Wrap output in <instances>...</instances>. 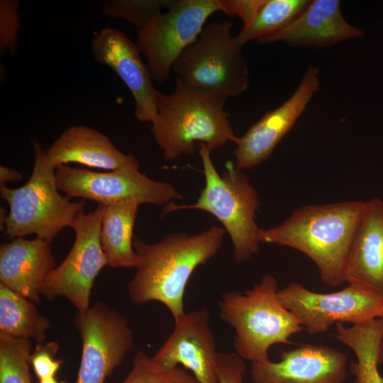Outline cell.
I'll use <instances>...</instances> for the list:
<instances>
[{"label":"cell","mask_w":383,"mask_h":383,"mask_svg":"<svg viewBox=\"0 0 383 383\" xmlns=\"http://www.w3.org/2000/svg\"><path fill=\"white\" fill-rule=\"evenodd\" d=\"M278 282L271 274L244 292L223 293L218 301L221 318L235 331V353L252 362L269 360L268 350L304 330L280 301Z\"/></svg>","instance_id":"277c9868"},{"label":"cell","mask_w":383,"mask_h":383,"mask_svg":"<svg viewBox=\"0 0 383 383\" xmlns=\"http://www.w3.org/2000/svg\"><path fill=\"white\" fill-rule=\"evenodd\" d=\"M363 35L361 28L350 24L344 18L339 1L313 0L287 27L257 42L270 44L282 41L291 45L321 48Z\"/></svg>","instance_id":"ac0fdd59"},{"label":"cell","mask_w":383,"mask_h":383,"mask_svg":"<svg viewBox=\"0 0 383 383\" xmlns=\"http://www.w3.org/2000/svg\"><path fill=\"white\" fill-rule=\"evenodd\" d=\"M209 318V311L204 307L174 320L172 333L152 360L165 368L181 365L192 371L199 383H218V353Z\"/></svg>","instance_id":"5bb4252c"},{"label":"cell","mask_w":383,"mask_h":383,"mask_svg":"<svg viewBox=\"0 0 383 383\" xmlns=\"http://www.w3.org/2000/svg\"><path fill=\"white\" fill-rule=\"evenodd\" d=\"M20 3L16 0L0 1V53L14 55L21 29Z\"/></svg>","instance_id":"83f0119b"},{"label":"cell","mask_w":383,"mask_h":383,"mask_svg":"<svg viewBox=\"0 0 383 383\" xmlns=\"http://www.w3.org/2000/svg\"><path fill=\"white\" fill-rule=\"evenodd\" d=\"M243 359L235 353H218L217 377L218 383H243L245 372Z\"/></svg>","instance_id":"f546056e"},{"label":"cell","mask_w":383,"mask_h":383,"mask_svg":"<svg viewBox=\"0 0 383 383\" xmlns=\"http://www.w3.org/2000/svg\"><path fill=\"white\" fill-rule=\"evenodd\" d=\"M266 0H219L222 12L238 16L243 21V28L251 25Z\"/></svg>","instance_id":"4dcf8cb0"},{"label":"cell","mask_w":383,"mask_h":383,"mask_svg":"<svg viewBox=\"0 0 383 383\" xmlns=\"http://www.w3.org/2000/svg\"><path fill=\"white\" fill-rule=\"evenodd\" d=\"M140 204L134 200L104 205L101 243L108 265L135 267L140 262L133 245V228Z\"/></svg>","instance_id":"44dd1931"},{"label":"cell","mask_w":383,"mask_h":383,"mask_svg":"<svg viewBox=\"0 0 383 383\" xmlns=\"http://www.w3.org/2000/svg\"><path fill=\"white\" fill-rule=\"evenodd\" d=\"M58 345L55 342L38 343L30 356V365L39 380L55 377L62 362L56 360L55 355Z\"/></svg>","instance_id":"f1b7e54d"},{"label":"cell","mask_w":383,"mask_h":383,"mask_svg":"<svg viewBox=\"0 0 383 383\" xmlns=\"http://www.w3.org/2000/svg\"><path fill=\"white\" fill-rule=\"evenodd\" d=\"M344 281L383 299V201H364L349 248Z\"/></svg>","instance_id":"e0dca14e"},{"label":"cell","mask_w":383,"mask_h":383,"mask_svg":"<svg viewBox=\"0 0 383 383\" xmlns=\"http://www.w3.org/2000/svg\"><path fill=\"white\" fill-rule=\"evenodd\" d=\"M282 304L310 335L326 332L333 324H360L379 318L383 299L354 286L340 291L318 293L297 282L279 289Z\"/></svg>","instance_id":"8fae6325"},{"label":"cell","mask_w":383,"mask_h":383,"mask_svg":"<svg viewBox=\"0 0 383 383\" xmlns=\"http://www.w3.org/2000/svg\"><path fill=\"white\" fill-rule=\"evenodd\" d=\"M103 209L99 204L94 211L76 217L71 226L75 232L74 244L62 263L48 274L41 290V295L50 301L66 298L78 313L89 309L94 280L108 265L100 238Z\"/></svg>","instance_id":"9c48e42d"},{"label":"cell","mask_w":383,"mask_h":383,"mask_svg":"<svg viewBox=\"0 0 383 383\" xmlns=\"http://www.w3.org/2000/svg\"><path fill=\"white\" fill-rule=\"evenodd\" d=\"M121 383H199L192 374L179 366L165 368L142 350L133 359L131 370Z\"/></svg>","instance_id":"484cf974"},{"label":"cell","mask_w":383,"mask_h":383,"mask_svg":"<svg viewBox=\"0 0 383 383\" xmlns=\"http://www.w3.org/2000/svg\"><path fill=\"white\" fill-rule=\"evenodd\" d=\"M94 59L111 68L130 90L135 101V116L138 121L152 123L157 116L158 91L140 52L124 33L113 28L100 30L91 41Z\"/></svg>","instance_id":"9a60e30c"},{"label":"cell","mask_w":383,"mask_h":383,"mask_svg":"<svg viewBox=\"0 0 383 383\" xmlns=\"http://www.w3.org/2000/svg\"><path fill=\"white\" fill-rule=\"evenodd\" d=\"M35 304L0 284V334L43 343L50 321Z\"/></svg>","instance_id":"603a6c76"},{"label":"cell","mask_w":383,"mask_h":383,"mask_svg":"<svg viewBox=\"0 0 383 383\" xmlns=\"http://www.w3.org/2000/svg\"><path fill=\"white\" fill-rule=\"evenodd\" d=\"M347 364L340 350L309 344L282 350L279 362H252L250 374L253 383H344Z\"/></svg>","instance_id":"2e32d148"},{"label":"cell","mask_w":383,"mask_h":383,"mask_svg":"<svg viewBox=\"0 0 383 383\" xmlns=\"http://www.w3.org/2000/svg\"><path fill=\"white\" fill-rule=\"evenodd\" d=\"M59 191L68 198L82 197L99 204L111 205L134 200L141 204L166 206L182 199L174 185L156 181L139 171L123 167L107 172L60 165L55 170Z\"/></svg>","instance_id":"30bf717a"},{"label":"cell","mask_w":383,"mask_h":383,"mask_svg":"<svg viewBox=\"0 0 383 383\" xmlns=\"http://www.w3.org/2000/svg\"><path fill=\"white\" fill-rule=\"evenodd\" d=\"M82 341L76 383H104L106 377L133 348V333L127 318L97 301L74 316Z\"/></svg>","instance_id":"7c38bea8"},{"label":"cell","mask_w":383,"mask_h":383,"mask_svg":"<svg viewBox=\"0 0 383 383\" xmlns=\"http://www.w3.org/2000/svg\"><path fill=\"white\" fill-rule=\"evenodd\" d=\"M22 178V174L16 170L4 165L0 166L1 186H5L7 182L19 181Z\"/></svg>","instance_id":"1f68e13d"},{"label":"cell","mask_w":383,"mask_h":383,"mask_svg":"<svg viewBox=\"0 0 383 383\" xmlns=\"http://www.w3.org/2000/svg\"><path fill=\"white\" fill-rule=\"evenodd\" d=\"M319 86V71L309 67L291 96L267 111L239 137L234 150L235 165L240 170L251 169L268 159L303 113Z\"/></svg>","instance_id":"4fadbf2b"},{"label":"cell","mask_w":383,"mask_h":383,"mask_svg":"<svg viewBox=\"0 0 383 383\" xmlns=\"http://www.w3.org/2000/svg\"><path fill=\"white\" fill-rule=\"evenodd\" d=\"M170 1L158 0H109L103 4L102 11L109 17L123 19L138 29L152 17L161 13Z\"/></svg>","instance_id":"4316f807"},{"label":"cell","mask_w":383,"mask_h":383,"mask_svg":"<svg viewBox=\"0 0 383 383\" xmlns=\"http://www.w3.org/2000/svg\"><path fill=\"white\" fill-rule=\"evenodd\" d=\"M168 10L138 29L137 45L153 80L165 82L182 52L193 43L213 13L222 11L219 0L170 1Z\"/></svg>","instance_id":"ba28073f"},{"label":"cell","mask_w":383,"mask_h":383,"mask_svg":"<svg viewBox=\"0 0 383 383\" xmlns=\"http://www.w3.org/2000/svg\"><path fill=\"white\" fill-rule=\"evenodd\" d=\"M335 337L355 355L356 361L350 365L354 383H383L378 368L383 363L382 318H376L351 327L337 323Z\"/></svg>","instance_id":"7402d4cb"},{"label":"cell","mask_w":383,"mask_h":383,"mask_svg":"<svg viewBox=\"0 0 383 383\" xmlns=\"http://www.w3.org/2000/svg\"><path fill=\"white\" fill-rule=\"evenodd\" d=\"M29 339L0 334V383H32Z\"/></svg>","instance_id":"d4e9b609"},{"label":"cell","mask_w":383,"mask_h":383,"mask_svg":"<svg viewBox=\"0 0 383 383\" xmlns=\"http://www.w3.org/2000/svg\"><path fill=\"white\" fill-rule=\"evenodd\" d=\"M31 143L35 162L27 182L16 189L0 186L1 198L9 206L4 235L14 239L35 234L50 243L63 228L72 226L85 203L71 201L59 193L55 169L48 163L45 150L36 139Z\"/></svg>","instance_id":"8992f818"},{"label":"cell","mask_w":383,"mask_h":383,"mask_svg":"<svg viewBox=\"0 0 383 383\" xmlns=\"http://www.w3.org/2000/svg\"><path fill=\"white\" fill-rule=\"evenodd\" d=\"M55 267L50 243L16 238L0 246V284L35 304L48 274Z\"/></svg>","instance_id":"d6986e66"},{"label":"cell","mask_w":383,"mask_h":383,"mask_svg":"<svg viewBox=\"0 0 383 383\" xmlns=\"http://www.w3.org/2000/svg\"><path fill=\"white\" fill-rule=\"evenodd\" d=\"M45 155L48 163L55 169L69 162L111 171L140 167L133 155L123 153L106 135L82 125L72 126L65 130L45 150Z\"/></svg>","instance_id":"ffe728a7"},{"label":"cell","mask_w":383,"mask_h":383,"mask_svg":"<svg viewBox=\"0 0 383 383\" xmlns=\"http://www.w3.org/2000/svg\"><path fill=\"white\" fill-rule=\"evenodd\" d=\"M363 201L309 204L296 209L282 223L260 229V243L295 249L318 267L330 287L343 283L346 259Z\"/></svg>","instance_id":"7a4b0ae2"},{"label":"cell","mask_w":383,"mask_h":383,"mask_svg":"<svg viewBox=\"0 0 383 383\" xmlns=\"http://www.w3.org/2000/svg\"><path fill=\"white\" fill-rule=\"evenodd\" d=\"M309 0H266L256 18L235 36L240 45L273 34L292 23L307 8Z\"/></svg>","instance_id":"cb8c5ba5"},{"label":"cell","mask_w":383,"mask_h":383,"mask_svg":"<svg viewBox=\"0 0 383 383\" xmlns=\"http://www.w3.org/2000/svg\"><path fill=\"white\" fill-rule=\"evenodd\" d=\"M233 26L228 20L205 24L172 66L187 86L223 102L241 95L250 84L248 62Z\"/></svg>","instance_id":"52a82bcc"},{"label":"cell","mask_w":383,"mask_h":383,"mask_svg":"<svg viewBox=\"0 0 383 383\" xmlns=\"http://www.w3.org/2000/svg\"><path fill=\"white\" fill-rule=\"evenodd\" d=\"M226 232L211 226L198 234L172 233L152 244L134 235L133 245L140 262L128 285L131 300L136 304L159 301L174 320L180 318L185 313L183 300L189 278L218 252Z\"/></svg>","instance_id":"6da1fadb"},{"label":"cell","mask_w":383,"mask_h":383,"mask_svg":"<svg viewBox=\"0 0 383 383\" xmlns=\"http://www.w3.org/2000/svg\"><path fill=\"white\" fill-rule=\"evenodd\" d=\"M199 155L205 186L196 201L192 204L171 202L163 207L162 215L186 209L212 214L231 239L234 261L241 263L249 260L260 250V229L255 222L260 207L258 194L243 170L232 160L225 163V170L219 174L204 144H199Z\"/></svg>","instance_id":"5b68a950"},{"label":"cell","mask_w":383,"mask_h":383,"mask_svg":"<svg viewBox=\"0 0 383 383\" xmlns=\"http://www.w3.org/2000/svg\"><path fill=\"white\" fill-rule=\"evenodd\" d=\"M39 383H62V382L57 380L56 378L55 377L52 379L39 380Z\"/></svg>","instance_id":"d6a6232c"},{"label":"cell","mask_w":383,"mask_h":383,"mask_svg":"<svg viewBox=\"0 0 383 383\" xmlns=\"http://www.w3.org/2000/svg\"><path fill=\"white\" fill-rule=\"evenodd\" d=\"M379 318H381L383 319V308H382V311H381V313H380V315H379Z\"/></svg>","instance_id":"836d02e7"},{"label":"cell","mask_w":383,"mask_h":383,"mask_svg":"<svg viewBox=\"0 0 383 383\" xmlns=\"http://www.w3.org/2000/svg\"><path fill=\"white\" fill-rule=\"evenodd\" d=\"M224 104L177 78L170 93L158 91L152 131L164 158L192 155L196 143L204 144L211 153L228 142L236 144L239 137L232 129Z\"/></svg>","instance_id":"3957f363"}]
</instances>
